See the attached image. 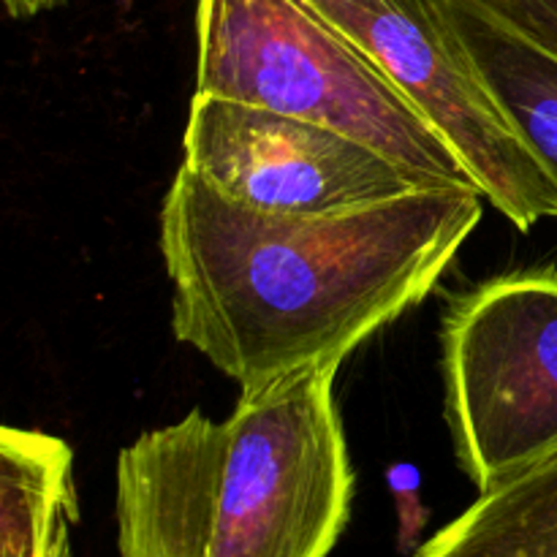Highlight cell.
Wrapping results in <instances>:
<instances>
[{
	"instance_id": "cell-1",
	"label": "cell",
	"mask_w": 557,
	"mask_h": 557,
	"mask_svg": "<svg viewBox=\"0 0 557 557\" xmlns=\"http://www.w3.org/2000/svg\"><path fill=\"white\" fill-rule=\"evenodd\" d=\"M476 188L428 185L324 215H275L183 166L161 205L172 332L259 395L341 368L417 308L482 223Z\"/></svg>"
},
{
	"instance_id": "cell-2",
	"label": "cell",
	"mask_w": 557,
	"mask_h": 557,
	"mask_svg": "<svg viewBox=\"0 0 557 557\" xmlns=\"http://www.w3.org/2000/svg\"><path fill=\"white\" fill-rule=\"evenodd\" d=\"M337 368L199 408L117 457L120 557H330L351 520Z\"/></svg>"
},
{
	"instance_id": "cell-3",
	"label": "cell",
	"mask_w": 557,
	"mask_h": 557,
	"mask_svg": "<svg viewBox=\"0 0 557 557\" xmlns=\"http://www.w3.org/2000/svg\"><path fill=\"white\" fill-rule=\"evenodd\" d=\"M310 120L435 185L476 188L460 152L302 0H196V90Z\"/></svg>"
},
{
	"instance_id": "cell-4",
	"label": "cell",
	"mask_w": 557,
	"mask_h": 557,
	"mask_svg": "<svg viewBox=\"0 0 557 557\" xmlns=\"http://www.w3.org/2000/svg\"><path fill=\"white\" fill-rule=\"evenodd\" d=\"M446 424L479 493L557 455V270L493 277L449 302Z\"/></svg>"
},
{
	"instance_id": "cell-5",
	"label": "cell",
	"mask_w": 557,
	"mask_h": 557,
	"mask_svg": "<svg viewBox=\"0 0 557 557\" xmlns=\"http://www.w3.org/2000/svg\"><path fill=\"white\" fill-rule=\"evenodd\" d=\"M451 141L520 232L557 218V185L460 54L430 0H302Z\"/></svg>"
},
{
	"instance_id": "cell-6",
	"label": "cell",
	"mask_w": 557,
	"mask_h": 557,
	"mask_svg": "<svg viewBox=\"0 0 557 557\" xmlns=\"http://www.w3.org/2000/svg\"><path fill=\"white\" fill-rule=\"evenodd\" d=\"M183 163L275 215H324L435 185L335 128L201 92L190 98Z\"/></svg>"
},
{
	"instance_id": "cell-7",
	"label": "cell",
	"mask_w": 557,
	"mask_h": 557,
	"mask_svg": "<svg viewBox=\"0 0 557 557\" xmlns=\"http://www.w3.org/2000/svg\"><path fill=\"white\" fill-rule=\"evenodd\" d=\"M500 112L557 185V58L482 0H430Z\"/></svg>"
},
{
	"instance_id": "cell-8",
	"label": "cell",
	"mask_w": 557,
	"mask_h": 557,
	"mask_svg": "<svg viewBox=\"0 0 557 557\" xmlns=\"http://www.w3.org/2000/svg\"><path fill=\"white\" fill-rule=\"evenodd\" d=\"M74 451L38 430H0V557H71Z\"/></svg>"
},
{
	"instance_id": "cell-9",
	"label": "cell",
	"mask_w": 557,
	"mask_h": 557,
	"mask_svg": "<svg viewBox=\"0 0 557 557\" xmlns=\"http://www.w3.org/2000/svg\"><path fill=\"white\" fill-rule=\"evenodd\" d=\"M411 557H557V455L479 493Z\"/></svg>"
},
{
	"instance_id": "cell-10",
	"label": "cell",
	"mask_w": 557,
	"mask_h": 557,
	"mask_svg": "<svg viewBox=\"0 0 557 557\" xmlns=\"http://www.w3.org/2000/svg\"><path fill=\"white\" fill-rule=\"evenodd\" d=\"M386 482H389L397 509V553L413 555L422 547L419 539L430 520V511L419 498V471L406 462H397L386 471Z\"/></svg>"
},
{
	"instance_id": "cell-11",
	"label": "cell",
	"mask_w": 557,
	"mask_h": 557,
	"mask_svg": "<svg viewBox=\"0 0 557 557\" xmlns=\"http://www.w3.org/2000/svg\"><path fill=\"white\" fill-rule=\"evenodd\" d=\"M517 33L557 58V0H482Z\"/></svg>"
},
{
	"instance_id": "cell-12",
	"label": "cell",
	"mask_w": 557,
	"mask_h": 557,
	"mask_svg": "<svg viewBox=\"0 0 557 557\" xmlns=\"http://www.w3.org/2000/svg\"><path fill=\"white\" fill-rule=\"evenodd\" d=\"M60 0H3L9 16H16V20H27V16H36L38 11H47L52 5H58Z\"/></svg>"
}]
</instances>
